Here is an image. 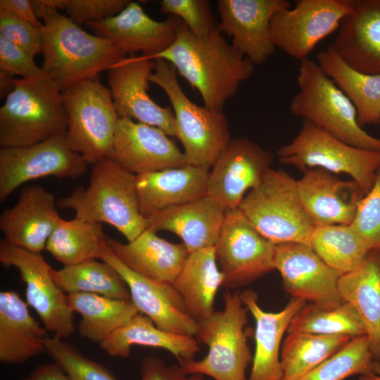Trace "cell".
Listing matches in <instances>:
<instances>
[{
  "label": "cell",
  "instance_id": "1",
  "mask_svg": "<svg viewBox=\"0 0 380 380\" xmlns=\"http://www.w3.org/2000/svg\"><path fill=\"white\" fill-rule=\"evenodd\" d=\"M158 58L173 65L199 92L204 106L220 112L254 71V65L227 42L220 30L199 38L180 19L174 43L153 60Z\"/></svg>",
  "mask_w": 380,
  "mask_h": 380
},
{
  "label": "cell",
  "instance_id": "2",
  "mask_svg": "<svg viewBox=\"0 0 380 380\" xmlns=\"http://www.w3.org/2000/svg\"><path fill=\"white\" fill-rule=\"evenodd\" d=\"M36 16L43 19L42 69L63 91L96 78L127 55L109 40L91 34L58 10L31 0Z\"/></svg>",
  "mask_w": 380,
  "mask_h": 380
},
{
  "label": "cell",
  "instance_id": "3",
  "mask_svg": "<svg viewBox=\"0 0 380 380\" xmlns=\"http://www.w3.org/2000/svg\"><path fill=\"white\" fill-rule=\"evenodd\" d=\"M57 206L72 210L75 218L113 226L127 242L146 229V220L139 208L136 175L108 157L92 165L87 187H77L59 198Z\"/></svg>",
  "mask_w": 380,
  "mask_h": 380
},
{
  "label": "cell",
  "instance_id": "4",
  "mask_svg": "<svg viewBox=\"0 0 380 380\" xmlns=\"http://www.w3.org/2000/svg\"><path fill=\"white\" fill-rule=\"evenodd\" d=\"M62 91L44 72L15 79L14 89L0 108L1 147L27 146L68 129Z\"/></svg>",
  "mask_w": 380,
  "mask_h": 380
},
{
  "label": "cell",
  "instance_id": "5",
  "mask_svg": "<svg viewBox=\"0 0 380 380\" xmlns=\"http://www.w3.org/2000/svg\"><path fill=\"white\" fill-rule=\"evenodd\" d=\"M223 310L214 311L198 322L195 338L208 347L201 360L179 364L186 374H201L215 380H248L246 369L252 361L246 327L248 310L239 291L224 293Z\"/></svg>",
  "mask_w": 380,
  "mask_h": 380
},
{
  "label": "cell",
  "instance_id": "6",
  "mask_svg": "<svg viewBox=\"0 0 380 380\" xmlns=\"http://www.w3.org/2000/svg\"><path fill=\"white\" fill-rule=\"evenodd\" d=\"M297 84L298 91L289 106L293 115L350 146L380 152V138L362 129L353 103L316 61L308 58L300 61Z\"/></svg>",
  "mask_w": 380,
  "mask_h": 380
},
{
  "label": "cell",
  "instance_id": "7",
  "mask_svg": "<svg viewBox=\"0 0 380 380\" xmlns=\"http://www.w3.org/2000/svg\"><path fill=\"white\" fill-rule=\"evenodd\" d=\"M155 61L148 80L164 91L172 104L176 137L184 147L186 163L209 170L232 139L227 117L191 101L178 82L175 68L161 58Z\"/></svg>",
  "mask_w": 380,
  "mask_h": 380
},
{
  "label": "cell",
  "instance_id": "8",
  "mask_svg": "<svg viewBox=\"0 0 380 380\" xmlns=\"http://www.w3.org/2000/svg\"><path fill=\"white\" fill-rule=\"evenodd\" d=\"M238 208L275 245L300 243L309 246L316 225L302 204L297 180L284 170L270 169L260 184L244 196Z\"/></svg>",
  "mask_w": 380,
  "mask_h": 380
},
{
  "label": "cell",
  "instance_id": "9",
  "mask_svg": "<svg viewBox=\"0 0 380 380\" xmlns=\"http://www.w3.org/2000/svg\"><path fill=\"white\" fill-rule=\"evenodd\" d=\"M279 161L302 172L322 168L349 175L366 195L380 168V152L350 146L321 127L303 120L297 136L276 151Z\"/></svg>",
  "mask_w": 380,
  "mask_h": 380
},
{
  "label": "cell",
  "instance_id": "10",
  "mask_svg": "<svg viewBox=\"0 0 380 380\" xmlns=\"http://www.w3.org/2000/svg\"><path fill=\"white\" fill-rule=\"evenodd\" d=\"M68 115V141L88 165L108 156L118 119L109 88L99 79L62 91Z\"/></svg>",
  "mask_w": 380,
  "mask_h": 380
},
{
  "label": "cell",
  "instance_id": "11",
  "mask_svg": "<svg viewBox=\"0 0 380 380\" xmlns=\"http://www.w3.org/2000/svg\"><path fill=\"white\" fill-rule=\"evenodd\" d=\"M275 244L262 236L239 208L227 210L215 245L222 287L247 285L274 270Z\"/></svg>",
  "mask_w": 380,
  "mask_h": 380
},
{
  "label": "cell",
  "instance_id": "12",
  "mask_svg": "<svg viewBox=\"0 0 380 380\" xmlns=\"http://www.w3.org/2000/svg\"><path fill=\"white\" fill-rule=\"evenodd\" d=\"M87 163L70 146L66 132L37 144L0 149V202H4L23 184L46 177L75 179Z\"/></svg>",
  "mask_w": 380,
  "mask_h": 380
},
{
  "label": "cell",
  "instance_id": "13",
  "mask_svg": "<svg viewBox=\"0 0 380 380\" xmlns=\"http://www.w3.org/2000/svg\"><path fill=\"white\" fill-rule=\"evenodd\" d=\"M0 261L15 267L26 285L27 304L37 313L47 331L65 338L74 334V312L68 296L55 283L52 267L40 253L15 246L4 239L0 241Z\"/></svg>",
  "mask_w": 380,
  "mask_h": 380
},
{
  "label": "cell",
  "instance_id": "14",
  "mask_svg": "<svg viewBox=\"0 0 380 380\" xmlns=\"http://www.w3.org/2000/svg\"><path fill=\"white\" fill-rule=\"evenodd\" d=\"M353 10V0H299L278 11L271 20L276 47L289 56L308 58L316 45L338 29Z\"/></svg>",
  "mask_w": 380,
  "mask_h": 380
},
{
  "label": "cell",
  "instance_id": "15",
  "mask_svg": "<svg viewBox=\"0 0 380 380\" xmlns=\"http://www.w3.org/2000/svg\"><path fill=\"white\" fill-rule=\"evenodd\" d=\"M274 267L291 298L324 308H335L343 302L338 286L341 274L309 246L300 243L276 245Z\"/></svg>",
  "mask_w": 380,
  "mask_h": 380
},
{
  "label": "cell",
  "instance_id": "16",
  "mask_svg": "<svg viewBox=\"0 0 380 380\" xmlns=\"http://www.w3.org/2000/svg\"><path fill=\"white\" fill-rule=\"evenodd\" d=\"M155 60L130 56L108 70V84L119 118L158 127L168 136L176 137L173 110L154 102L147 93Z\"/></svg>",
  "mask_w": 380,
  "mask_h": 380
},
{
  "label": "cell",
  "instance_id": "17",
  "mask_svg": "<svg viewBox=\"0 0 380 380\" xmlns=\"http://www.w3.org/2000/svg\"><path fill=\"white\" fill-rule=\"evenodd\" d=\"M274 155L247 138L231 139L210 172L207 195L227 210L238 208L248 190L271 169Z\"/></svg>",
  "mask_w": 380,
  "mask_h": 380
},
{
  "label": "cell",
  "instance_id": "18",
  "mask_svg": "<svg viewBox=\"0 0 380 380\" xmlns=\"http://www.w3.org/2000/svg\"><path fill=\"white\" fill-rule=\"evenodd\" d=\"M291 7L286 0H219V28L253 65H261L276 49L271 34L273 16Z\"/></svg>",
  "mask_w": 380,
  "mask_h": 380
},
{
  "label": "cell",
  "instance_id": "19",
  "mask_svg": "<svg viewBox=\"0 0 380 380\" xmlns=\"http://www.w3.org/2000/svg\"><path fill=\"white\" fill-rule=\"evenodd\" d=\"M108 158L135 175L187 164L184 153L163 130L129 118L118 119Z\"/></svg>",
  "mask_w": 380,
  "mask_h": 380
},
{
  "label": "cell",
  "instance_id": "20",
  "mask_svg": "<svg viewBox=\"0 0 380 380\" xmlns=\"http://www.w3.org/2000/svg\"><path fill=\"white\" fill-rule=\"evenodd\" d=\"M99 260L111 265L121 274L128 286L132 303L158 329L195 336L198 322L188 314L173 284L155 281L134 272L116 257L107 243Z\"/></svg>",
  "mask_w": 380,
  "mask_h": 380
},
{
  "label": "cell",
  "instance_id": "21",
  "mask_svg": "<svg viewBox=\"0 0 380 380\" xmlns=\"http://www.w3.org/2000/svg\"><path fill=\"white\" fill-rule=\"evenodd\" d=\"M179 21L175 15H168L163 21L155 20L139 4L131 1L118 15L85 25L126 55L140 52L153 60L174 43Z\"/></svg>",
  "mask_w": 380,
  "mask_h": 380
},
{
  "label": "cell",
  "instance_id": "22",
  "mask_svg": "<svg viewBox=\"0 0 380 380\" xmlns=\"http://www.w3.org/2000/svg\"><path fill=\"white\" fill-rule=\"evenodd\" d=\"M56 207L55 195L43 186L24 187L17 203L0 216L4 239L22 248L41 253L61 219Z\"/></svg>",
  "mask_w": 380,
  "mask_h": 380
},
{
  "label": "cell",
  "instance_id": "23",
  "mask_svg": "<svg viewBox=\"0 0 380 380\" xmlns=\"http://www.w3.org/2000/svg\"><path fill=\"white\" fill-rule=\"evenodd\" d=\"M297 180L302 204L315 225L350 224L364 196L353 180H341L322 168L303 171Z\"/></svg>",
  "mask_w": 380,
  "mask_h": 380
},
{
  "label": "cell",
  "instance_id": "24",
  "mask_svg": "<svg viewBox=\"0 0 380 380\" xmlns=\"http://www.w3.org/2000/svg\"><path fill=\"white\" fill-rule=\"evenodd\" d=\"M330 45L356 70L380 75V0H353Z\"/></svg>",
  "mask_w": 380,
  "mask_h": 380
},
{
  "label": "cell",
  "instance_id": "25",
  "mask_svg": "<svg viewBox=\"0 0 380 380\" xmlns=\"http://www.w3.org/2000/svg\"><path fill=\"white\" fill-rule=\"evenodd\" d=\"M210 171L185 165L136 175V192L141 214L146 220L167 208L207 195Z\"/></svg>",
  "mask_w": 380,
  "mask_h": 380
},
{
  "label": "cell",
  "instance_id": "26",
  "mask_svg": "<svg viewBox=\"0 0 380 380\" xmlns=\"http://www.w3.org/2000/svg\"><path fill=\"white\" fill-rule=\"evenodd\" d=\"M226 211L221 203L205 195L150 216L146 229L175 234L191 253L215 246Z\"/></svg>",
  "mask_w": 380,
  "mask_h": 380
},
{
  "label": "cell",
  "instance_id": "27",
  "mask_svg": "<svg viewBox=\"0 0 380 380\" xmlns=\"http://www.w3.org/2000/svg\"><path fill=\"white\" fill-rule=\"evenodd\" d=\"M241 293L244 305L255 322V352L248 380H282L281 339L293 317L307 303L291 298L281 310L271 312L260 308L253 291L248 289Z\"/></svg>",
  "mask_w": 380,
  "mask_h": 380
},
{
  "label": "cell",
  "instance_id": "28",
  "mask_svg": "<svg viewBox=\"0 0 380 380\" xmlns=\"http://www.w3.org/2000/svg\"><path fill=\"white\" fill-rule=\"evenodd\" d=\"M107 244L116 257L134 272L170 284L177 279L189 255L183 243L169 242L148 229L127 243L108 237Z\"/></svg>",
  "mask_w": 380,
  "mask_h": 380
},
{
  "label": "cell",
  "instance_id": "29",
  "mask_svg": "<svg viewBox=\"0 0 380 380\" xmlns=\"http://www.w3.org/2000/svg\"><path fill=\"white\" fill-rule=\"evenodd\" d=\"M46 329L13 291L0 293V361L20 365L46 352Z\"/></svg>",
  "mask_w": 380,
  "mask_h": 380
},
{
  "label": "cell",
  "instance_id": "30",
  "mask_svg": "<svg viewBox=\"0 0 380 380\" xmlns=\"http://www.w3.org/2000/svg\"><path fill=\"white\" fill-rule=\"evenodd\" d=\"M338 286L360 317L374 360L380 364V251L371 250L357 268L341 274Z\"/></svg>",
  "mask_w": 380,
  "mask_h": 380
},
{
  "label": "cell",
  "instance_id": "31",
  "mask_svg": "<svg viewBox=\"0 0 380 380\" xmlns=\"http://www.w3.org/2000/svg\"><path fill=\"white\" fill-rule=\"evenodd\" d=\"M99 345L108 355L121 357H129L134 345L163 348L175 355L179 364L194 359L200 350L194 336L163 331L140 312Z\"/></svg>",
  "mask_w": 380,
  "mask_h": 380
},
{
  "label": "cell",
  "instance_id": "32",
  "mask_svg": "<svg viewBox=\"0 0 380 380\" xmlns=\"http://www.w3.org/2000/svg\"><path fill=\"white\" fill-rule=\"evenodd\" d=\"M222 282L215 247H210L189 253L173 285L188 314L198 322L215 311V297Z\"/></svg>",
  "mask_w": 380,
  "mask_h": 380
},
{
  "label": "cell",
  "instance_id": "33",
  "mask_svg": "<svg viewBox=\"0 0 380 380\" xmlns=\"http://www.w3.org/2000/svg\"><path fill=\"white\" fill-rule=\"evenodd\" d=\"M317 63L350 100L362 127L380 124V75L361 72L348 65L329 45L320 51Z\"/></svg>",
  "mask_w": 380,
  "mask_h": 380
},
{
  "label": "cell",
  "instance_id": "34",
  "mask_svg": "<svg viewBox=\"0 0 380 380\" xmlns=\"http://www.w3.org/2000/svg\"><path fill=\"white\" fill-rule=\"evenodd\" d=\"M67 296L72 312L79 313L82 317L78 324L79 334L99 344L139 312L131 300L84 293Z\"/></svg>",
  "mask_w": 380,
  "mask_h": 380
},
{
  "label": "cell",
  "instance_id": "35",
  "mask_svg": "<svg viewBox=\"0 0 380 380\" xmlns=\"http://www.w3.org/2000/svg\"><path fill=\"white\" fill-rule=\"evenodd\" d=\"M56 285L66 294L84 293L131 300L127 283L109 263L95 260L51 270Z\"/></svg>",
  "mask_w": 380,
  "mask_h": 380
},
{
  "label": "cell",
  "instance_id": "36",
  "mask_svg": "<svg viewBox=\"0 0 380 380\" xmlns=\"http://www.w3.org/2000/svg\"><path fill=\"white\" fill-rule=\"evenodd\" d=\"M107 236L102 224L91 223L74 217L61 219L49 238L45 250L63 266L100 259Z\"/></svg>",
  "mask_w": 380,
  "mask_h": 380
},
{
  "label": "cell",
  "instance_id": "37",
  "mask_svg": "<svg viewBox=\"0 0 380 380\" xmlns=\"http://www.w3.org/2000/svg\"><path fill=\"white\" fill-rule=\"evenodd\" d=\"M351 338L341 335L288 333L280 354L282 380H298L340 350Z\"/></svg>",
  "mask_w": 380,
  "mask_h": 380
},
{
  "label": "cell",
  "instance_id": "38",
  "mask_svg": "<svg viewBox=\"0 0 380 380\" xmlns=\"http://www.w3.org/2000/svg\"><path fill=\"white\" fill-rule=\"evenodd\" d=\"M309 246L341 275L357 268L371 251L350 224L316 225Z\"/></svg>",
  "mask_w": 380,
  "mask_h": 380
},
{
  "label": "cell",
  "instance_id": "39",
  "mask_svg": "<svg viewBox=\"0 0 380 380\" xmlns=\"http://www.w3.org/2000/svg\"><path fill=\"white\" fill-rule=\"evenodd\" d=\"M288 333L301 332L326 336H366L364 325L353 306L343 301L332 308L305 304L293 317Z\"/></svg>",
  "mask_w": 380,
  "mask_h": 380
},
{
  "label": "cell",
  "instance_id": "40",
  "mask_svg": "<svg viewBox=\"0 0 380 380\" xmlns=\"http://www.w3.org/2000/svg\"><path fill=\"white\" fill-rule=\"evenodd\" d=\"M374 360L367 336L350 341L298 380H344L353 375L373 372Z\"/></svg>",
  "mask_w": 380,
  "mask_h": 380
},
{
  "label": "cell",
  "instance_id": "41",
  "mask_svg": "<svg viewBox=\"0 0 380 380\" xmlns=\"http://www.w3.org/2000/svg\"><path fill=\"white\" fill-rule=\"evenodd\" d=\"M46 352L72 380H117L104 366L84 357L74 346L47 336Z\"/></svg>",
  "mask_w": 380,
  "mask_h": 380
},
{
  "label": "cell",
  "instance_id": "42",
  "mask_svg": "<svg viewBox=\"0 0 380 380\" xmlns=\"http://www.w3.org/2000/svg\"><path fill=\"white\" fill-rule=\"evenodd\" d=\"M160 6L161 13L179 18L197 37L205 38L220 30L208 0H162Z\"/></svg>",
  "mask_w": 380,
  "mask_h": 380
},
{
  "label": "cell",
  "instance_id": "43",
  "mask_svg": "<svg viewBox=\"0 0 380 380\" xmlns=\"http://www.w3.org/2000/svg\"><path fill=\"white\" fill-rule=\"evenodd\" d=\"M350 225L370 250L380 251V168L370 191L360 201Z\"/></svg>",
  "mask_w": 380,
  "mask_h": 380
},
{
  "label": "cell",
  "instance_id": "44",
  "mask_svg": "<svg viewBox=\"0 0 380 380\" xmlns=\"http://www.w3.org/2000/svg\"><path fill=\"white\" fill-rule=\"evenodd\" d=\"M0 36L34 57L42 53L41 29L3 10H0Z\"/></svg>",
  "mask_w": 380,
  "mask_h": 380
},
{
  "label": "cell",
  "instance_id": "45",
  "mask_svg": "<svg viewBox=\"0 0 380 380\" xmlns=\"http://www.w3.org/2000/svg\"><path fill=\"white\" fill-rule=\"evenodd\" d=\"M129 0H67L65 11L68 18L81 27L91 21L113 17L130 2Z\"/></svg>",
  "mask_w": 380,
  "mask_h": 380
},
{
  "label": "cell",
  "instance_id": "46",
  "mask_svg": "<svg viewBox=\"0 0 380 380\" xmlns=\"http://www.w3.org/2000/svg\"><path fill=\"white\" fill-rule=\"evenodd\" d=\"M0 70L11 77L30 78L44 72L37 65L34 56L0 36Z\"/></svg>",
  "mask_w": 380,
  "mask_h": 380
},
{
  "label": "cell",
  "instance_id": "47",
  "mask_svg": "<svg viewBox=\"0 0 380 380\" xmlns=\"http://www.w3.org/2000/svg\"><path fill=\"white\" fill-rule=\"evenodd\" d=\"M141 380H205L201 374H186L180 365L167 366L160 358L150 355L141 364Z\"/></svg>",
  "mask_w": 380,
  "mask_h": 380
},
{
  "label": "cell",
  "instance_id": "48",
  "mask_svg": "<svg viewBox=\"0 0 380 380\" xmlns=\"http://www.w3.org/2000/svg\"><path fill=\"white\" fill-rule=\"evenodd\" d=\"M0 10L8 12L42 30L41 23L36 16L31 0H1Z\"/></svg>",
  "mask_w": 380,
  "mask_h": 380
},
{
  "label": "cell",
  "instance_id": "49",
  "mask_svg": "<svg viewBox=\"0 0 380 380\" xmlns=\"http://www.w3.org/2000/svg\"><path fill=\"white\" fill-rule=\"evenodd\" d=\"M23 380H72L55 362L42 364L34 368Z\"/></svg>",
  "mask_w": 380,
  "mask_h": 380
},
{
  "label": "cell",
  "instance_id": "50",
  "mask_svg": "<svg viewBox=\"0 0 380 380\" xmlns=\"http://www.w3.org/2000/svg\"><path fill=\"white\" fill-rule=\"evenodd\" d=\"M15 79L0 70V96L1 99L6 97L14 89Z\"/></svg>",
  "mask_w": 380,
  "mask_h": 380
},
{
  "label": "cell",
  "instance_id": "51",
  "mask_svg": "<svg viewBox=\"0 0 380 380\" xmlns=\"http://www.w3.org/2000/svg\"><path fill=\"white\" fill-rule=\"evenodd\" d=\"M359 380H380V364L374 361L373 372L360 376Z\"/></svg>",
  "mask_w": 380,
  "mask_h": 380
}]
</instances>
